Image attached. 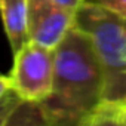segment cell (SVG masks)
<instances>
[{"mask_svg": "<svg viewBox=\"0 0 126 126\" xmlns=\"http://www.w3.org/2000/svg\"><path fill=\"white\" fill-rule=\"evenodd\" d=\"M50 96L40 102L49 126H79L104 96V74L92 39L73 25L53 49Z\"/></svg>", "mask_w": 126, "mask_h": 126, "instance_id": "obj_1", "label": "cell"}, {"mask_svg": "<svg viewBox=\"0 0 126 126\" xmlns=\"http://www.w3.org/2000/svg\"><path fill=\"white\" fill-rule=\"evenodd\" d=\"M79 126H120L114 102L102 101L89 116H86L80 122Z\"/></svg>", "mask_w": 126, "mask_h": 126, "instance_id": "obj_7", "label": "cell"}, {"mask_svg": "<svg viewBox=\"0 0 126 126\" xmlns=\"http://www.w3.org/2000/svg\"><path fill=\"white\" fill-rule=\"evenodd\" d=\"M3 126H49V123L40 104L24 101Z\"/></svg>", "mask_w": 126, "mask_h": 126, "instance_id": "obj_6", "label": "cell"}, {"mask_svg": "<svg viewBox=\"0 0 126 126\" xmlns=\"http://www.w3.org/2000/svg\"><path fill=\"white\" fill-rule=\"evenodd\" d=\"M53 74V49L30 40L14 53V65L9 73L11 89L22 101L40 104L52 94Z\"/></svg>", "mask_w": 126, "mask_h": 126, "instance_id": "obj_3", "label": "cell"}, {"mask_svg": "<svg viewBox=\"0 0 126 126\" xmlns=\"http://www.w3.org/2000/svg\"><path fill=\"white\" fill-rule=\"evenodd\" d=\"M114 108L120 126H126V102H114Z\"/></svg>", "mask_w": 126, "mask_h": 126, "instance_id": "obj_10", "label": "cell"}, {"mask_svg": "<svg viewBox=\"0 0 126 126\" xmlns=\"http://www.w3.org/2000/svg\"><path fill=\"white\" fill-rule=\"evenodd\" d=\"M24 101L11 89L2 99H0V126H3L6 120L11 117V114L21 105Z\"/></svg>", "mask_w": 126, "mask_h": 126, "instance_id": "obj_8", "label": "cell"}, {"mask_svg": "<svg viewBox=\"0 0 126 126\" xmlns=\"http://www.w3.org/2000/svg\"><path fill=\"white\" fill-rule=\"evenodd\" d=\"M82 3L99 6L126 18V0H82Z\"/></svg>", "mask_w": 126, "mask_h": 126, "instance_id": "obj_9", "label": "cell"}, {"mask_svg": "<svg viewBox=\"0 0 126 126\" xmlns=\"http://www.w3.org/2000/svg\"><path fill=\"white\" fill-rule=\"evenodd\" d=\"M125 102H126V101H125Z\"/></svg>", "mask_w": 126, "mask_h": 126, "instance_id": "obj_13", "label": "cell"}, {"mask_svg": "<svg viewBox=\"0 0 126 126\" xmlns=\"http://www.w3.org/2000/svg\"><path fill=\"white\" fill-rule=\"evenodd\" d=\"M0 16L12 53H16L30 42L28 0H0Z\"/></svg>", "mask_w": 126, "mask_h": 126, "instance_id": "obj_5", "label": "cell"}, {"mask_svg": "<svg viewBox=\"0 0 126 126\" xmlns=\"http://www.w3.org/2000/svg\"><path fill=\"white\" fill-rule=\"evenodd\" d=\"M74 27L94 43L104 74L105 102L126 101V18L99 6L82 3L74 14Z\"/></svg>", "mask_w": 126, "mask_h": 126, "instance_id": "obj_2", "label": "cell"}, {"mask_svg": "<svg viewBox=\"0 0 126 126\" xmlns=\"http://www.w3.org/2000/svg\"><path fill=\"white\" fill-rule=\"evenodd\" d=\"M9 91H11V79H9V76L0 73V99H2Z\"/></svg>", "mask_w": 126, "mask_h": 126, "instance_id": "obj_11", "label": "cell"}, {"mask_svg": "<svg viewBox=\"0 0 126 126\" xmlns=\"http://www.w3.org/2000/svg\"><path fill=\"white\" fill-rule=\"evenodd\" d=\"M56 2L61 3L62 6H65L67 9H70V11L74 12V14H76L77 8L82 5V0H56Z\"/></svg>", "mask_w": 126, "mask_h": 126, "instance_id": "obj_12", "label": "cell"}, {"mask_svg": "<svg viewBox=\"0 0 126 126\" xmlns=\"http://www.w3.org/2000/svg\"><path fill=\"white\" fill-rule=\"evenodd\" d=\"M74 25V12L56 0H28V37L55 49Z\"/></svg>", "mask_w": 126, "mask_h": 126, "instance_id": "obj_4", "label": "cell"}]
</instances>
